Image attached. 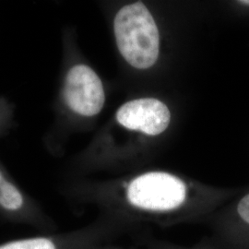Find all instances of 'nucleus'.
I'll use <instances>...</instances> for the list:
<instances>
[{
  "label": "nucleus",
  "mask_w": 249,
  "mask_h": 249,
  "mask_svg": "<svg viewBox=\"0 0 249 249\" xmlns=\"http://www.w3.org/2000/svg\"><path fill=\"white\" fill-rule=\"evenodd\" d=\"M116 45L124 60L146 70L158 59L160 36L155 20L142 2L125 5L114 18Z\"/></svg>",
  "instance_id": "nucleus-1"
},
{
  "label": "nucleus",
  "mask_w": 249,
  "mask_h": 249,
  "mask_svg": "<svg viewBox=\"0 0 249 249\" xmlns=\"http://www.w3.org/2000/svg\"><path fill=\"white\" fill-rule=\"evenodd\" d=\"M59 103L64 109L81 117L97 116L106 103V92L98 74L89 66L77 63L63 77Z\"/></svg>",
  "instance_id": "nucleus-2"
},
{
  "label": "nucleus",
  "mask_w": 249,
  "mask_h": 249,
  "mask_svg": "<svg viewBox=\"0 0 249 249\" xmlns=\"http://www.w3.org/2000/svg\"><path fill=\"white\" fill-rule=\"evenodd\" d=\"M0 218L31 227L41 233L56 230L53 218L30 196L0 161Z\"/></svg>",
  "instance_id": "nucleus-3"
},
{
  "label": "nucleus",
  "mask_w": 249,
  "mask_h": 249,
  "mask_svg": "<svg viewBox=\"0 0 249 249\" xmlns=\"http://www.w3.org/2000/svg\"><path fill=\"white\" fill-rule=\"evenodd\" d=\"M127 200L131 204L149 211H172L187 198V186L179 178L162 172L142 175L128 185Z\"/></svg>",
  "instance_id": "nucleus-4"
},
{
  "label": "nucleus",
  "mask_w": 249,
  "mask_h": 249,
  "mask_svg": "<svg viewBox=\"0 0 249 249\" xmlns=\"http://www.w3.org/2000/svg\"><path fill=\"white\" fill-rule=\"evenodd\" d=\"M119 124L151 136L162 133L170 124L169 109L157 99L133 100L120 107L116 115Z\"/></svg>",
  "instance_id": "nucleus-5"
},
{
  "label": "nucleus",
  "mask_w": 249,
  "mask_h": 249,
  "mask_svg": "<svg viewBox=\"0 0 249 249\" xmlns=\"http://www.w3.org/2000/svg\"><path fill=\"white\" fill-rule=\"evenodd\" d=\"M0 249H76V239L54 232L7 241L0 244Z\"/></svg>",
  "instance_id": "nucleus-6"
},
{
  "label": "nucleus",
  "mask_w": 249,
  "mask_h": 249,
  "mask_svg": "<svg viewBox=\"0 0 249 249\" xmlns=\"http://www.w3.org/2000/svg\"><path fill=\"white\" fill-rule=\"evenodd\" d=\"M15 107L8 99L0 97V137H4L14 126Z\"/></svg>",
  "instance_id": "nucleus-7"
},
{
  "label": "nucleus",
  "mask_w": 249,
  "mask_h": 249,
  "mask_svg": "<svg viewBox=\"0 0 249 249\" xmlns=\"http://www.w3.org/2000/svg\"><path fill=\"white\" fill-rule=\"evenodd\" d=\"M237 214L243 222L249 225V194L243 196L238 202Z\"/></svg>",
  "instance_id": "nucleus-8"
}]
</instances>
